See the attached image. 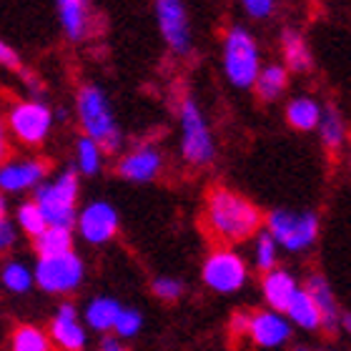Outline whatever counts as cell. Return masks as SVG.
Instances as JSON below:
<instances>
[{
    "instance_id": "cell-1",
    "label": "cell",
    "mask_w": 351,
    "mask_h": 351,
    "mask_svg": "<svg viewBox=\"0 0 351 351\" xmlns=\"http://www.w3.org/2000/svg\"><path fill=\"white\" fill-rule=\"evenodd\" d=\"M204 223L219 241L241 243L254 239L261 231L263 213L246 196L223 189V186H216L206 196Z\"/></svg>"
},
{
    "instance_id": "cell-2",
    "label": "cell",
    "mask_w": 351,
    "mask_h": 351,
    "mask_svg": "<svg viewBox=\"0 0 351 351\" xmlns=\"http://www.w3.org/2000/svg\"><path fill=\"white\" fill-rule=\"evenodd\" d=\"M75 121L81 125L83 136L93 138L106 151V156H118L123 151L125 136L118 123L108 93L98 83H83L75 90L73 101Z\"/></svg>"
},
{
    "instance_id": "cell-3",
    "label": "cell",
    "mask_w": 351,
    "mask_h": 351,
    "mask_svg": "<svg viewBox=\"0 0 351 351\" xmlns=\"http://www.w3.org/2000/svg\"><path fill=\"white\" fill-rule=\"evenodd\" d=\"M30 198L38 204L48 226L73 228L81 208V176L73 166H63L38 186Z\"/></svg>"
},
{
    "instance_id": "cell-4",
    "label": "cell",
    "mask_w": 351,
    "mask_h": 351,
    "mask_svg": "<svg viewBox=\"0 0 351 351\" xmlns=\"http://www.w3.org/2000/svg\"><path fill=\"white\" fill-rule=\"evenodd\" d=\"M178 133H181L178 141L181 158L191 169H206L216 161V138L206 121L204 108L193 95H186L178 103Z\"/></svg>"
},
{
    "instance_id": "cell-5",
    "label": "cell",
    "mask_w": 351,
    "mask_h": 351,
    "mask_svg": "<svg viewBox=\"0 0 351 351\" xmlns=\"http://www.w3.org/2000/svg\"><path fill=\"white\" fill-rule=\"evenodd\" d=\"M221 66L223 75L239 90H249L256 83L261 71V53L254 33L243 25H231L223 36V51H221Z\"/></svg>"
},
{
    "instance_id": "cell-6",
    "label": "cell",
    "mask_w": 351,
    "mask_h": 351,
    "mask_svg": "<svg viewBox=\"0 0 351 351\" xmlns=\"http://www.w3.org/2000/svg\"><path fill=\"white\" fill-rule=\"evenodd\" d=\"M8 136L25 148L43 146L51 138L56 118H53V106L43 98H18L8 106V113L3 118Z\"/></svg>"
},
{
    "instance_id": "cell-7",
    "label": "cell",
    "mask_w": 351,
    "mask_h": 351,
    "mask_svg": "<svg viewBox=\"0 0 351 351\" xmlns=\"http://www.w3.org/2000/svg\"><path fill=\"white\" fill-rule=\"evenodd\" d=\"M319 213L296 211V208H274L263 216V231L276 241L278 249L289 254L308 251L319 239Z\"/></svg>"
},
{
    "instance_id": "cell-8",
    "label": "cell",
    "mask_w": 351,
    "mask_h": 351,
    "mask_svg": "<svg viewBox=\"0 0 351 351\" xmlns=\"http://www.w3.org/2000/svg\"><path fill=\"white\" fill-rule=\"evenodd\" d=\"M86 281V261L75 251L58 256H36L33 284L48 296H71Z\"/></svg>"
},
{
    "instance_id": "cell-9",
    "label": "cell",
    "mask_w": 351,
    "mask_h": 351,
    "mask_svg": "<svg viewBox=\"0 0 351 351\" xmlns=\"http://www.w3.org/2000/svg\"><path fill=\"white\" fill-rule=\"evenodd\" d=\"M201 278L211 291L236 293L249 281V263L239 251L221 246L206 256L204 266H201Z\"/></svg>"
},
{
    "instance_id": "cell-10",
    "label": "cell",
    "mask_w": 351,
    "mask_h": 351,
    "mask_svg": "<svg viewBox=\"0 0 351 351\" xmlns=\"http://www.w3.org/2000/svg\"><path fill=\"white\" fill-rule=\"evenodd\" d=\"M118 228H121V213L116 206L106 198H93L78 208L73 234L88 246H106L118 236Z\"/></svg>"
},
{
    "instance_id": "cell-11",
    "label": "cell",
    "mask_w": 351,
    "mask_h": 351,
    "mask_svg": "<svg viewBox=\"0 0 351 351\" xmlns=\"http://www.w3.org/2000/svg\"><path fill=\"white\" fill-rule=\"evenodd\" d=\"M156 25L163 43L173 56L186 58L193 51V33H191V18L183 0H154Z\"/></svg>"
},
{
    "instance_id": "cell-12",
    "label": "cell",
    "mask_w": 351,
    "mask_h": 351,
    "mask_svg": "<svg viewBox=\"0 0 351 351\" xmlns=\"http://www.w3.org/2000/svg\"><path fill=\"white\" fill-rule=\"evenodd\" d=\"M51 176V166L40 156H18L0 163V193L23 196L33 193Z\"/></svg>"
},
{
    "instance_id": "cell-13",
    "label": "cell",
    "mask_w": 351,
    "mask_h": 351,
    "mask_svg": "<svg viewBox=\"0 0 351 351\" xmlns=\"http://www.w3.org/2000/svg\"><path fill=\"white\" fill-rule=\"evenodd\" d=\"M45 331L53 349L58 351H86L88 346V329L81 319V308L73 301H60Z\"/></svg>"
},
{
    "instance_id": "cell-14",
    "label": "cell",
    "mask_w": 351,
    "mask_h": 351,
    "mask_svg": "<svg viewBox=\"0 0 351 351\" xmlns=\"http://www.w3.org/2000/svg\"><path fill=\"white\" fill-rule=\"evenodd\" d=\"M163 171V154L154 143H138V146L121 151L116 161V173L128 183L143 186L154 183Z\"/></svg>"
},
{
    "instance_id": "cell-15",
    "label": "cell",
    "mask_w": 351,
    "mask_h": 351,
    "mask_svg": "<svg viewBox=\"0 0 351 351\" xmlns=\"http://www.w3.org/2000/svg\"><path fill=\"white\" fill-rule=\"evenodd\" d=\"M58 28L68 43H83L95 28L93 0H53Z\"/></svg>"
},
{
    "instance_id": "cell-16",
    "label": "cell",
    "mask_w": 351,
    "mask_h": 351,
    "mask_svg": "<svg viewBox=\"0 0 351 351\" xmlns=\"http://www.w3.org/2000/svg\"><path fill=\"white\" fill-rule=\"evenodd\" d=\"M246 337L254 341L256 346L263 349H276L284 346L291 339V324L281 311H256L249 316V329Z\"/></svg>"
},
{
    "instance_id": "cell-17",
    "label": "cell",
    "mask_w": 351,
    "mask_h": 351,
    "mask_svg": "<svg viewBox=\"0 0 351 351\" xmlns=\"http://www.w3.org/2000/svg\"><path fill=\"white\" fill-rule=\"evenodd\" d=\"M304 289H306V293L314 299L316 308H319L322 329L326 331V334H337L341 311H339V304H337V299H334V291H331L329 281H326L322 274H311V276L306 278V286H304Z\"/></svg>"
},
{
    "instance_id": "cell-18",
    "label": "cell",
    "mask_w": 351,
    "mask_h": 351,
    "mask_svg": "<svg viewBox=\"0 0 351 351\" xmlns=\"http://www.w3.org/2000/svg\"><path fill=\"white\" fill-rule=\"evenodd\" d=\"M299 289L301 286L296 284V278L286 269H271L263 274L261 291L271 311H281V314H284L286 306H289V301L293 299V293L299 291Z\"/></svg>"
},
{
    "instance_id": "cell-19",
    "label": "cell",
    "mask_w": 351,
    "mask_h": 351,
    "mask_svg": "<svg viewBox=\"0 0 351 351\" xmlns=\"http://www.w3.org/2000/svg\"><path fill=\"white\" fill-rule=\"evenodd\" d=\"M121 308H123V304L113 296H93L83 308L81 319L86 324V329L95 331V334H110Z\"/></svg>"
},
{
    "instance_id": "cell-20",
    "label": "cell",
    "mask_w": 351,
    "mask_h": 351,
    "mask_svg": "<svg viewBox=\"0 0 351 351\" xmlns=\"http://www.w3.org/2000/svg\"><path fill=\"white\" fill-rule=\"evenodd\" d=\"M281 53H284V68L289 73H306L314 66L311 51L299 30H284L281 33Z\"/></svg>"
},
{
    "instance_id": "cell-21",
    "label": "cell",
    "mask_w": 351,
    "mask_h": 351,
    "mask_svg": "<svg viewBox=\"0 0 351 351\" xmlns=\"http://www.w3.org/2000/svg\"><path fill=\"white\" fill-rule=\"evenodd\" d=\"M106 151H103L93 138H88V136H81V138L75 141L73 146V166L78 171L81 178H93V176L103 173V166H106Z\"/></svg>"
},
{
    "instance_id": "cell-22",
    "label": "cell",
    "mask_w": 351,
    "mask_h": 351,
    "mask_svg": "<svg viewBox=\"0 0 351 351\" xmlns=\"http://www.w3.org/2000/svg\"><path fill=\"white\" fill-rule=\"evenodd\" d=\"M284 316L289 319L291 326H299L304 331H316L322 329V316H319V308H316L314 299L306 293V289H299L293 293V299L289 301Z\"/></svg>"
},
{
    "instance_id": "cell-23",
    "label": "cell",
    "mask_w": 351,
    "mask_h": 351,
    "mask_svg": "<svg viewBox=\"0 0 351 351\" xmlns=\"http://www.w3.org/2000/svg\"><path fill=\"white\" fill-rule=\"evenodd\" d=\"M33 251H36V256H58V254L75 251L73 228L45 226L43 234H38L36 239H33Z\"/></svg>"
},
{
    "instance_id": "cell-24",
    "label": "cell",
    "mask_w": 351,
    "mask_h": 351,
    "mask_svg": "<svg viewBox=\"0 0 351 351\" xmlns=\"http://www.w3.org/2000/svg\"><path fill=\"white\" fill-rule=\"evenodd\" d=\"M319 118H322V103L314 101L311 95H299L286 106V121L301 133L316 131Z\"/></svg>"
},
{
    "instance_id": "cell-25",
    "label": "cell",
    "mask_w": 351,
    "mask_h": 351,
    "mask_svg": "<svg viewBox=\"0 0 351 351\" xmlns=\"http://www.w3.org/2000/svg\"><path fill=\"white\" fill-rule=\"evenodd\" d=\"M0 286L13 296H25L33 289V266L21 258H10L0 266Z\"/></svg>"
},
{
    "instance_id": "cell-26",
    "label": "cell",
    "mask_w": 351,
    "mask_h": 351,
    "mask_svg": "<svg viewBox=\"0 0 351 351\" xmlns=\"http://www.w3.org/2000/svg\"><path fill=\"white\" fill-rule=\"evenodd\" d=\"M8 351H56L51 344L48 331L36 326V324H18L10 331L8 339Z\"/></svg>"
},
{
    "instance_id": "cell-27",
    "label": "cell",
    "mask_w": 351,
    "mask_h": 351,
    "mask_svg": "<svg viewBox=\"0 0 351 351\" xmlns=\"http://www.w3.org/2000/svg\"><path fill=\"white\" fill-rule=\"evenodd\" d=\"M316 131H319V138H322L324 148H329V151L344 148L346 123H344V118H341V113H339L334 106H322V118H319Z\"/></svg>"
},
{
    "instance_id": "cell-28",
    "label": "cell",
    "mask_w": 351,
    "mask_h": 351,
    "mask_svg": "<svg viewBox=\"0 0 351 351\" xmlns=\"http://www.w3.org/2000/svg\"><path fill=\"white\" fill-rule=\"evenodd\" d=\"M286 86H289V71L281 63L261 66V71L256 75V83H254L261 101H276V98H281Z\"/></svg>"
},
{
    "instance_id": "cell-29",
    "label": "cell",
    "mask_w": 351,
    "mask_h": 351,
    "mask_svg": "<svg viewBox=\"0 0 351 351\" xmlns=\"http://www.w3.org/2000/svg\"><path fill=\"white\" fill-rule=\"evenodd\" d=\"M10 219H13L18 234H25L28 239H36V236L43 234L45 226H48L43 219V213H40V208H38V204L33 201V198L21 201V204L15 206V211Z\"/></svg>"
},
{
    "instance_id": "cell-30",
    "label": "cell",
    "mask_w": 351,
    "mask_h": 351,
    "mask_svg": "<svg viewBox=\"0 0 351 351\" xmlns=\"http://www.w3.org/2000/svg\"><path fill=\"white\" fill-rule=\"evenodd\" d=\"M276 258H278L276 241H274L266 231H258L256 241H254V263H256V269L263 271V274L271 269H276Z\"/></svg>"
},
{
    "instance_id": "cell-31",
    "label": "cell",
    "mask_w": 351,
    "mask_h": 351,
    "mask_svg": "<svg viewBox=\"0 0 351 351\" xmlns=\"http://www.w3.org/2000/svg\"><path fill=\"white\" fill-rule=\"evenodd\" d=\"M141 329H143V314H141L138 308L123 306L121 314H118L116 324H113V331H110V334H116V339H133V337H138Z\"/></svg>"
},
{
    "instance_id": "cell-32",
    "label": "cell",
    "mask_w": 351,
    "mask_h": 351,
    "mask_svg": "<svg viewBox=\"0 0 351 351\" xmlns=\"http://www.w3.org/2000/svg\"><path fill=\"white\" fill-rule=\"evenodd\" d=\"M183 281L181 278H176V276H156L154 278V284H151V291H154L156 299H161V301H178L183 296Z\"/></svg>"
},
{
    "instance_id": "cell-33",
    "label": "cell",
    "mask_w": 351,
    "mask_h": 351,
    "mask_svg": "<svg viewBox=\"0 0 351 351\" xmlns=\"http://www.w3.org/2000/svg\"><path fill=\"white\" fill-rule=\"evenodd\" d=\"M18 228H15L13 219H0V254H8V251L15 249L18 243Z\"/></svg>"
},
{
    "instance_id": "cell-34",
    "label": "cell",
    "mask_w": 351,
    "mask_h": 351,
    "mask_svg": "<svg viewBox=\"0 0 351 351\" xmlns=\"http://www.w3.org/2000/svg\"><path fill=\"white\" fill-rule=\"evenodd\" d=\"M241 8L251 18H256V21H263V18H269L274 13V5H276V0H239Z\"/></svg>"
},
{
    "instance_id": "cell-35",
    "label": "cell",
    "mask_w": 351,
    "mask_h": 351,
    "mask_svg": "<svg viewBox=\"0 0 351 351\" xmlns=\"http://www.w3.org/2000/svg\"><path fill=\"white\" fill-rule=\"evenodd\" d=\"M0 68H5V71H23L21 53L15 51L10 43H5L3 38H0Z\"/></svg>"
},
{
    "instance_id": "cell-36",
    "label": "cell",
    "mask_w": 351,
    "mask_h": 351,
    "mask_svg": "<svg viewBox=\"0 0 351 351\" xmlns=\"http://www.w3.org/2000/svg\"><path fill=\"white\" fill-rule=\"evenodd\" d=\"M249 316L246 311H239V314H234V319H231V334L234 337H246V329H249Z\"/></svg>"
},
{
    "instance_id": "cell-37",
    "label": "cell",
    "mask_w": 351,
    "mask_h": 351,
    "mask_svg": "<svg viewBox=\"0 0 351 351\" xmlns=\"http://www.w3.org/2000/svg\"><path fill=\"white\" fill-rule=\"evenodd\" d=\"M10 158V136L5 131V123H3V116H0V163Z\"/></svg>"
},
{
    "instance_id": "cell-38",
    "label": "cell",
    "mask_w": 351,
    "mask_h": 351,
    "mask_svg": "<svg viewBox=\"0 0 351 351\" xmlns=\"http://www.w3.org/2000/svg\"><path fill=\"white\" fill-rule=\"evenodd\" d=\"M98 351H128L123 344H121V339L116 337H106L101 341V346H98Z\"/></svg>"
},
{
    "instance_id": "cell-39",
    "label": "cell",
    "mask_w": 351,
    "mask_h": 351,
    "mask_svg": "<svg viewBox=\"0 0 351 351\" xmlns=\"http://www.w3.org/2000/svg\"><path fill=\"white\" fill-rule=\"evenodd\" d=\"M0 219H10V198L0 193Z\"/></svg>"
},
{
    "instance_id": "cell-40",
    "label": "cell",
    "mask_w": 351,
    "mask_h": 351,
    "mask_svg": "<svg viewBox=\"0 0 351 351\" xmlns=\"http://www.w3.org/2000/svg\"><path fill=\"white\" fill-rule=\"evenodd\" d=\"M339 329H344L346 334H351V314L349 311H344V314L339 316Z\"/></svg>"
},
{
    "instance_id": "cell-41",
    "label": "cell",
    "mask_w": 351,
    "mask_h": 351,
    "mask_svg": "<svg viewBox=\"0 0 351 351\" xmlns=\"http://www.w3.org/2000/svg\"><path fill=\"white\" fill-rule=\"evenodd\" d=\"M349 169H351V148H349Z\"/></svg>"
},
{
    "instance_id": "cell-42",
    "label": "cell",
    "mask_w": 351,
    "mask_h": 351,
    "mask_svg": "<svg viewBox=\"0 0 351 351\" xmlns=\"http://www.w3.org/2000/svg\"><path fill=\"white\" fill-rule=\"evenodd\" d=\"M316 351H329V349H316Z\"/></svg>"
}]
</instances>
